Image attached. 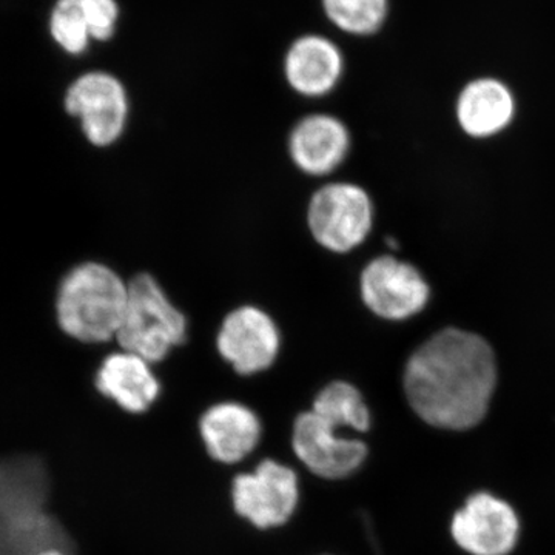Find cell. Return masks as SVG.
Masks as SVG:
<instances>
[{
	"instance_id": "1",
	"label": "cell",
	"mask_w": 555,
	"mask_h": 555,
	"mask_svg": "<svg viewBox=\"0 0 555 555\" xmlns=\"http://www.w3.org/2000/svg\"><path fill=\"white\" fill-rule=\"evenodd\" d=\"M496 382L495 357L486 339L449 327L412 353L404 392L427 425L463 430L485 418Z\"/></svg>"
},
{
	"instance_id": "2",
	"label": "cell",
	"mask_w": 555,
	"mask_h": 555,
	"mask_svg": "<svg viewBox=\"0 0 555 555\" xmlns=\"http://www.w3.org/2000/svg\"><path fill=\"white\" fill-rule=\"evenodd\" d=\"M129 298V281L100 261L69 269L56 294L57 326L83 345L116 339Z\"/></svg>"
},
{
	"instance_id": "3",
	"label": "cell",
	"mask_w": 555,
	"mask_h": 555,
	"mask_svg": "<svg viewBox=\"0 0 555 555\" xmlns=\"http://www.w3.org/2000/svg\"><path fill=\"white\" fill-rule=\"evenodd\" d=\"M188 334V317L159 281L145 272L131 278L126 312L115 339L119 349L156 364L184 345Z\"/></svg>"
},
{
	"instance_id": "4",
	"label": "cell",
	"mask_w": 555,
	"mask_h": 555,
	"mask_svg": "<svg viewBox=\"0 0 555 555\" xmlns=\"http://www.w3.org/2000/svg\"><path fill=\"white\" fill-rule=\"evenodd\" d=\"M306 222L323 250L349 255L363 246L374 230V201L357 182H326L310 196Z\"/></svg>"
},
{
	"instance_id": "5",
	"label": "cell",
	"mask_w": 555,
	"mask_h": 555,
	"mask_svg": "<svg viewBox=\"0 0 555 555\" xmlns=\"http://www.w3.org/2000/svg\"><path fill=\"white\" fill-rule=\"evenodd\" d=\"M64 108L79 120L93 147H112L129 126V91L118 76L104 69H91L73 80L65 90Z\"/></svg>"
},
{
	"instance_id": "6",
	"label": "cell",
	"mask_w": 555,
	"mask_h": 555,
	"mask_svg": "<svg viewBox=\"0 0 555 555\" xmlns=\"http://www.w3.org/2000/svg\"><path fill=\"white\" fill-rule=\"evenodd\" d=\"M364 308L385 321H406L418 315L430 298L429 284L415 266L396 255H379L358 278Z\"/></svg>"
},
{
	"instance_id": "7",
	"label": "cell",
	"mask_w": 555,
	"mask_h": 555,
	"mask_svg": "<svg viewBox=\"0 0 555 555\" xmlns=\"http://www.w3.org/2000/svg\"><path fill=\"white\" fill-rule=\"evenodd\" d=\"M232 502L236 514L255 528H280L298 507L297 473L276 460H262L251 473L233 478Z\"/></svg>"
},
{
	"instance_id": "8",
	"label": "cell",
	"mask_w": 555,
	"mask_h": 555,
	"mask_svg": "<svg viewBox=\"0 0 555 555\" xmlns=\"http://www.w3.org/2000/svg\"><path fill=\"white\" fill-rule=\"evenodd\" d=\"M219 357L243 377L269 371L280 357L281 331L268 310L244 305L230 310L215 339Z\"/></svg>"
},
{
	"instance_id": "9",
	"label": "cell",
	"mask_w": 555,
	"mask_h": 555,
	"mask_svg": "<svg viewBox=\"0 0 555 555\" xmlns=\"http://www.w3.org/2000/svg\"><path fill=\"white\" fill-rule=\"evenodd\" d=\"M292 448L302 465L327 480L353 476L369 454L364 441L339 436L338 429L313 411L302 412L295 418Z\"/></svg>"
},
{
	"instance_id": "10",
	"label": "cell",
	"mask_w": 555,
	"mask_h": 555,
	"mask_svg": "<svg viewBox=\"0 0 555 555\" xmlns=\"http://www.w3.org/2000/svg\"><path fill=\"white\" fill-rule=\"evenodd\" d=\"M352 134L345 120L332 113H310L292 127L287 153L292 164L310 178H327L346 163Z\"/></svg>"
},
{
	"instance_id": "11",
	"label": "cell",
	"mask_w": 555,
	"mask_h": 555,
	"mask_svg": "<svg viewBox=\"0 0 555 555\" xmlns=\"http://www.w3.org/2000/svg\"><path fill=\"white\" fill-rule=\"evenodd\" d=\"M456 545L473 555H506L518 540L517 514L503 500L478 492L455 514L451 526Z\"/></svg>"
},
{
	"instance_id": "12",
	"label": "cell",
	"mask_w": 555,
	"mask_h": 555,
	"mask_svg": "<svg viewBox=\"0 0 555 555\" xmlns=\"http://www.w3.org/2000/svg\"><path fill=\"white\" fill-rule=\"evenodd\" d=\"M288 89L306 100L334 93L346 72V60L335 40L327 36H299L288 46L283 62Z\"/></svg>"
},
{
	"instance_id": "13",
	"label": "cell",
	"mask_w": 555,
	"mask_h": 555,
	"mask_svg": "<svg viewBox=\"0 0 555 555\" xmlns=\"http://www.w3.org/2000/svg\"><path fill=\"white\" fill-rule=\"evenodd\" d=\"M199 434L211 459L235 465L257 449L262 425L254 409L238 401H221L201 415Z\"/></svg>"
},
{
	"instance_id": "14",
	"label": "cell",
	"mask_w": 555,
	"mask_h": 555,
	"mask_svg": "<svg viewBox=\"0 0 555 555\" xmlns=\"http://www.w3.org/2000/svg\"><path fill=\"white\" fill-rule=\"evenodd\" d=\"M94 386L101 396L134 415L147 412L160 396V382L153 364L122 349L102 360Z\"/></svg>"
},
{
	"instance_id": "15",
	"label": "cell",
	"mask_w": 555,
	"mask_h": 555,
	"mask_svg": "<svg viewBox=\"0 0 555 555\" xmlns=\"http://www.w3.org/2000/svg\"><path fill=\"white\" fill-rule=\"evenodd\" d=\"M514 98L505 83L481 78L467 83L459 102L456 118L470 137L486 138L505 129L514 116Z\"/></svg>"
},
{
	"instance_id": "16",
	"label": "cell",
	"mask_w": 555,
	"mask_h": 555,
	"mask_svg": "<svg viewBox=\"0 0 555 555\" xmlns=\"http://www.w3.org/2000/svg\"><path fill=\"white\" fill-rule=\"evenodd\" d=\"M310 411L338 430L366 433L372 426L371 411L363 393L349 382L328 383L318 392Z\"/></svg>"
},
{
	"instance_id": "17",
	"label": "cell",
	"mask_w": 555,
	"mask_h": 555,
	"mask_svg": "<svg viewBox=\"0 0 555 555\" xmlns=\"http://www.w3.org/2000/svg\"><path fill=\"white\" fill-rule=\"evenodd\" d=\"M326 20L353 38H371L385 27L389 0H321Z\"/></svg>"
},
{
	"instance_id": "18",
	"label": "cell",
	"mask_w": 555,
	"mask_h": 555,
	"mask_svg": "<svg viewBox=\"0 0 555 555\" xmlns=\"http://www.w3.org/2000/svg\"><path fill=\"white\" fill-rule=\"evenodd\" d=\"M50 38L68 56L89 51L91 39L89 0H56L49 16Z\"/></svg>"
},
{
	"instance_id": "19",
	"label": "cell",
	"mask_w": 555,
	"mask_h": 555,
	"mask_svg": "<svg viewBox=\"0 0 555 555\" xmlns=\"http://www.w3.org/2000/svg\"><path fill=\"white\" fill-rule=\"evenodd\" d=\"M90 30L93 42H108L118 30L120 7L118 0H89Z\"/></svg>"
},
{
	"instance_id": "20",
	"label": "cell",
	"mask_w": 555,
	"mask_h": 555,
	"mask_svg": "<svg viewBox=\"0 0 555 555\" xmlns=\"http://www.w3.org/2000/svg\"><path fill=\"white\" fill-rule=\"evenodd\" d=\"M38 555H65V554L61 553L60 550H46V551H42V553H39Z\"/></svg>"
}]
</instances>
